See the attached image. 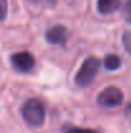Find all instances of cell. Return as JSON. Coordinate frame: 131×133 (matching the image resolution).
<instances>
[{
    "instance_id": "277c9868",
    "label": "cell",
    "mask_w": 131,
    "mask_h": 133,
    "mask_svg": "<svg viewBox=\"0 0 131 133\" xmlns=\"http://www.w3.org/2000/svg\"><path fill=\"white\" fill-rule=\"evenodd\" d=\"M12 65L21 72H28L35 67V57L30 52H17L10 57Z\"/></svg>"
},
{
    "instance_id": "3957f363",
    "label": "cell",
    "mask_w": 131,
    "mask_h": 133,
    "mask_svg": "<svg viewBox=\"0 0 131 133\" xmlns=\"http://www.w3.org/2000/svg\"><path fill=\"white\" fill-rule=\"evenodd\" d=\"M124 101V93L117 87H107L98 96V103L103 107H116Z\"/></svg>"
},
{
    "instance_id": "30bf717a",
    "label": "cell",
    "mask_w": 131,
    "mask_h": 133,
    "mask_svg": "<svg viewBox=\"0 0 131 133\" xmlns=\"http://www.w3.org/2000/svg\"><path fill=\"white\" fill-rule=\"evenodd\" d=\"M124 17L129 23H131V0H127V3L124 6Z\"/></svg>"
},
{
    "instance_id": "52a82bcc",
    "label": "cell",
    "mask_w": 131,
    "mask_h": 133,
    "mask_svg": "<svg viewBox=\"0 0 131 133\" xmlns=\"http://www.w3.org/2000/svg\"><path fill=\"white\" fill-rule=\"evenodd\" d=\"M121 63H122V61H121V58L117 54H108V56H105L104 62H103L104 67L107 70H109V71L118 70L121 67Z\"/></svg>"
},
{
    "instance_id": "6da1fadb",
    "label": "cell",
    "mask_w": 131,
    "mask_h": 133,
    "mask_svg": "<svg viewBox=\"0 0 131 133\" xmlns=\"http://www.w3.org/2000/svg\"><path fill=\"white\" fill-rule=\"evenodd\" d=\"M21 114H22L23 120L30 127L40 128L45 123L46 109H45V105L39 98H30L22 105Z\"/></svg>"
},
{
    "instance_id": "5b68a950",
    "label": "cell",
    "mask_w": 131,
    "mask_h": 133,
    "mask_svg": "<svg viewBox=\"0 0 131 133\" xmlns=\"http://www.w3.org/2000/svg\"><path fill=\"white\" fill-rule=\"evenodd\" d=\"M45 38H46L48 43H50V44L63 45L68 39V31L64 26L55 25V26H51L50 29H48Z\"/></svg>"
},
{
    "instance_id": "8fae6325",
    "label": "cell",
    "mask_w": 131,
    "mask_h": 133,
    "mask_svg": "<svg viewBox=\"0 0 131 133\" xmlns=\"http://www.w3.org/2000/svg\"><path fill=\"white\" fill-rule=\"evenodd\" d=\"M66 133H99L94 129H90V128H77V127H72L70 128Z\"/></svg>"
},
{
    "instance_id": "7a4b0ae2",
    "label": "cell",
    "mask_w": 131,
    "mask_h": 133,
    "mask_svg": "<svg viewBox=\"0 0 131 133\" xmlns=\"http://www.w3.org/2000/svg\"><path fill=\"white\" fill-rule=\"evenodd\" d=\"M100 65H102V62L99 58H96L94 56L87 57L82 62L80 70L76 74V78H75L76 84L79 87H84V88L89 87L93 83V80L95 79V76L100 69Z\"/></svg>"
},
{
    "instance_id": "ba28073f",
    "label": "cell",
    "mask_w": 131,
    "mask_h": 133,
    "mask_svg": "<svg viewBox=\"0 0 131 133\" xmlns=\"http://www.w3.org/2000/svg\"><path fill=\"white\" fill-rule=\"evenodd\" d=\"M122 42L125 45V49L131 54V31H126L122 36Z\"/></svg>"
},
{
    "instance_id": "8992f818",
    "label": "cell",
    "mask_w": 131,
    "mask_h": 133,
    "mask_svg": "<svg viewBox=\"0 0 131 133\" xmlns=\"http://www.w3.org/2000/svg\"><path fill=\"white\" fill-rule=\"evenodd\" d=\"M120 0H98L96 8L102 14H111L120 8Z\"/></svg>"
},
{
    "instance_id": "9c48e42d",
    "label": "cell",
    "mask_w": 131,
    "mask_h": 133,
    "mask_svg": "<svg viewBox=\"0 0 131 133\" xmlns=\"http://www.w3.org/2000/svg\"><path fill=\"white\" fill-rule=\"evenodd\" d=\"M8 14V0H0V21H3Z\"/></svg>"
}]
</instances>
